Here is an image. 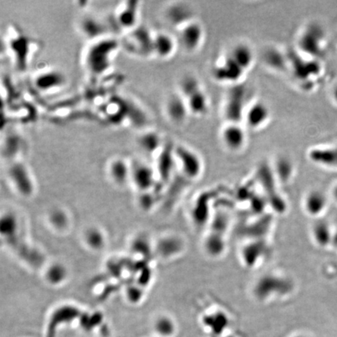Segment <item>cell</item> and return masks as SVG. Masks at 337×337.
Returning <instances> with one entry per match:
<instances>
[{"label":"cell","mask_w":337,"mask_h":337,"mask_svg":"<svg viewBox=\"0 0 337 337\" xmlns=\"http://www.w3.org/2000/svg\"><path fill=\"white\" fill-rule=\"evenodd\" d=\"M120 49V39L115 36L89 42L82 53L83 68L92 77L104 75L112 68L114 58Z\"/></svg>","instance_id":"obj_1"},{"label":"cell","mask_w":337,"mask_h":337,"mask_svg":"<svg viewBox=\"0 0 337 337\" xmlns=\"http://www.w3.org/2000/svg\"><path fill=\"white\" fill-rule=\"evenodd\" d=\"M290 70L299 87L306 92L317 90L325 80L326 68L323 60L300 54L297 50L288 52Z\"/></svg>","instance_id":"obj_2"},{"label":"cell","mask_w":337,"mask_h":337,"mask_svg":"<svg viewBox=\"0 0 337 337\" xmlns=\"http://www.w3.org/2000/svg\"><path fill=\"white\" fill-rule=\"evenodd\" d=\"M328 48L327 32L319 22H309L299 32L296 50L300 54L323 60L327 53Z\"/></svg>","instance_id":"obj_3"},{"label":"cell","mask_w":337,"mask_h":337,"mask_svg":"<svg viewBox=\"0 0 337 337\" xmlns=\"http://www.w3.org/2000/svg\"><path fill=\"white\" fill-rule=\"evenodd\" d=\"M187 102L190 116L206 117L210 110V99L202 82L194 75H185L179 81L178 89Z\"/></svg>","instance_id":"obj_4"},{"label":"cell","mask_w":337,"mask_h":337,"mask_svg":"<svg viewBox=\"0 0 337 337\" xmlns=\"http://www.w3.org/2000/svg\"><path fill=\"white\" fill-rule=\"evenodd\" d=\"M154 31L140 23L138 26L121 35V49L132 57L148 59L153 57Z\"/></svg>","instance_id":"obj_5"},{"label":"cell","mask_w":337,"mask_h":337,"mask_svg":"<svg viewBox=\"0 0 337 337\" xmlns=\"http://www.w3.org/2000/svg\"><path fill=\"white\" fill-rule=\"evenodd\" d=\"M253 99L250 97V89L244 82L229 87L222 106V116L225 123L242 124L247 105Z\"/></svg>","instance_id":"obj_6"},{"label":"cell","mask_w":337,"mask_h":337,"mask_svg":"<svg viewBox=\"0 0 337 337\" xmlns=\"http://www.w3.org/2000/svg\"><path fill=\"white\" fill-rule=\"evenodd\" d=\"M77 27L80 35L89 42L114 36L116 32L111 17L105 19L92 13H85L80 16Z\"/></svg>","instance_id":"obj_7"},{"label":"cell","mask_w":337,"mask_h":337,"mask_svg":"<svg viewBox=\"0 0 337 337\" xmlns=\"http://www.w3.org/2000/svg\"><path fill=\"white\" fill-rule=\"evenodd\" d=\"M247 74L227 53L218 58L212 67V78L228 87L243 83Z\"/></svg>","instance_id":"obj_8"},{"label":"cell","mask_w":337,"mask_h":337,"mask_svg":"<svg viewBox=\"0 0 337 337\" xmlns=\"http://www.w3.org/2000/svg\"><path fill=\"white\" fill-rule=\"evenodd\" d=\"M176 162L180 173L189 180H196L204 171V161L199 152L185 145H175Z\"/></svg>","instance_id":"obj_9"},{"label":"cell","mask_w":337,"mask_h":337,"mask_svg":"<svg viewBox=\"0 0 337 337\" xmlns=\"http://www.w3.org/2000/svg\"><path fill=\"white\" fill-rule=\"evenodd\" d=\"M293 284L285 276L275 273L265 274L254 286L253 293L256 298L267 300L274 296H282L290 292Z\"/></svg>","instance_id":"obj_10"},{"label":"cell","mask_w":337,"mask_h":337,"mask_svg":"<svg viewBox=\"0 0 337 337\" xmlns=\"http://www.w3.org/2000/svg\"><path fill=\"white\" fill-rule=\"evenodd\" d=\"M32 83L35 90L44 95L55 93L67 85V78L62 70L55 67H45L35 72Z\"/></svg>","instance_id":"obj_11"},{"label":"cell","mask_w":337,"mask_h":337,"mask_svg":"<svg viewBox=\"0 0 337 337\" xmlns=\"http://www.w3.org/2000/svg\"><path fill=\"white\" fill-rule=\"evenodd\" d=\"M179 46L188 54L200 50L206 39V30L202 22L196 18L177 30Z\"/></svg>","instance_id":"obj_12"},{"label":"cell","mask_w":337,"mask_h":337,"mask_svg":"<svg viewBox=\"0 0 337 337\" xmlns=\"http://www.w3.org/2000/svg\"><path fill=\"white\" fill-rule=\"evenodd\" d=\"M248 130L241 123H224L219 133V141L227 152L240 153L247 147Z\"/></svg>","instance_id":"obj_13"},{"label":"cell","mask_w":337,"mask_h":337,"mask_svg":"<svg viewBox=\"0 0 337 337\" xmlns=\"http://www.w3.org/2000/svg\"><path fill=\"white\" fill-rule=\"evenodd\" d=\"M1 231L5 236L6 240L17 253L33 266H39L42 263V258L34 250H31L17 235V223L14 217L7 215L1 222Z\"/></svg>","instance_id":"obj_14"},{"label":"cell","mask_w":337,"mask_h":337,"mask_svg":"<svg viewBox=\"0 0 337 337\" xmlns=\"http://www.w3.org/2000/svg\"><path fill=\"white\" fill-rule=\"evenodd\" d=\"M140 10V1L126 0L120 3L111 17L116 32L119 31L122 35L138 26Z\"/></svg>","instance_id":"obj_15"},{"label":"cell","mask_w":337,"mask_h":337,"mask_svg":"<svg viewBox=\"0 0 337 337\" xmlns=\"http://www.w3.org/2000/svg\"><path fill=\"white\" fill-rule=\"evenodd\" d=\"M272 119V111L267 102L254 99L247 105L242 124L247 130L259 131L266 128Z\"/></svg>","instance_id":"obj_16"},{"label":"cell","mask_w":337,"mask_h":337,"mask_svg":"<svg viewBox=\"0 0 337 337\" xmlns=\"http://www.w3.org/2000/svg\"><path fill=\"white\" fill-rule=\"evenodd\" d=\"M163 112L167 120L174 126L184 125L190 116L185 99L177 90L167 95L163 104Z\"/></svg>","instance_id":"obj_17"},{"label":"cell","mask_w":337,"mask_h":337,"mask_svg":"<svg viewBox=\"0 0 337 337\" xmlns=\"http://www.w3.org/2000/svg\"><path fill=\"white\" fill-rule=\"evenodd\" d=\"M32 39L17 30L12 31L7 39L8 49L11 52L12 58L14 57L20 70H24L27 67L29 55L32 49Z\"/></svg>","instance_id":"obj_18"},{"label":"cell","mask_w":337,"mask_h":337,"mask_svg":"<svg viewBox=\"0 0 337 337\" xmlns=\"http://www.w3.org/2000/svg\"><path fill=\"white\" fill-rule=\"evenodd\" d=\"M307 157L318 166L337 171V142L312 146L307 151Z\"/></svg>","instance_id":"obj_19"},{"label":"cell","mask_w":337,"mask_h":337,"mask_svg":"<svg viewBox=\"0 0 337 337\" xmlns=\"http://www.w3.org/2000/svg\"><path fill=\"white\" fill-rule=\"evenodd\" d=\"M163 17L165 21L176 30L197 18L193 7L185 2H174L168 4L164 9Z\"/></svg>","instance_id":"obj_20"},{"label":"cell","mask_w":337,"mask_h":337,"mask_svg":"<svg viewBox=\"0 0 337 337\" xmlns=\"http://www.w3.org/2000/svg\"><path fill=\"white\" fill-rule=\"evenodd\" d=\"M81 316L80 309L74 306L65 305L55 309L47 323L45 337H57L58 329L61 326L80 319Z\"/></svg>","instance_id":"obj_21"},{"label":"cell","mask_w":337,"mask_h":337,"mask_svg":"<svg viewBox=\"0 0 337 337\" xmlns=\"http://www.w3.org/2000/svg\"><path fill=\"white\" fill-rule=\"evenodd\" d=\"M130 180L142 190L152 188L158 176L155 167L140 159L130 161Z\"/></svg>","instance_id":"obj_22"},{"label":"cell","mask_w":337,"mask_h":337,"mask_svg":"<svg viewBox=\"0 0 337 337\" xmlns=\"http://www.w3.org/2000/svg\"><path fill=\"white\" fill-rule=\"evenodd\" d=\"M178 47L177 36L165 31H154L153 57L168 60L175 55Z\"/></svg>","instance_id":"obj_23"},{"label":"cell","mask_w":337,"mask_h":337,"mask_svg":"<svg viewBox=\"0 0 337 337\" xmlns=\"http://www.w3.org/2000/svg\"><path fill=\"white\" fill-rule=\"evenodd\" d=\"M7 174L11 182L23 194H30L33 190L32 175L25 164L20 160L10 162Z\"/></svg>","instance_id":"obj_24"},{"label":"cell","mask_w":337,"mask_h":337,"mask_svg":"<svg viewBox=\"0 0 337 337\" xmlns=\"http://www.w3.org/2000/svg\"><path fill=\"white\" fill-rule=\"evenodd\" d=\"M174 147L175 144L166 142L162 150L155 158L156 160L155 167L156 174L163 182H166L171 178L174 168L177 166Z\"/></svg>","instance_id":"obj_25"},{"label":"cell","mask_w":337,"mask_h":337,"mask_svg":"<svg viewBox=\"0 0 337 337\" xmlns=\"http://www.w3.org/2000/svg\"><path fill=\"white\" fill-rule=\"evenodd\" d=\"M137 146L146 155L155 158L166 143L160 132L155 129H144L136 138Z\"/></svg>","instance_id":"obj_26"},{"label":"cell","mask_w":337,"mask_h":337,"mask_svg":"<svg viewBox=\"0 0 337 337\" xmlns=\"http://www.w3.org/2000/svg\"><path fill=\"white\" fill-rule=\"evenodd\" d=\"M262 62L271 71L282 74L290 70L288 52H285L279 47L268 46L264 49Z\"/></svg>","instance_id":"obj_27"},{"label":"cell","mask_w":337,"mask_h":337,"mask_svg":"<svg viewBox=\"0 0 337 337\" xmlns=\"http://www.w3.org/2000/svg\"><path fill=\"white\" fill-rule=\"evenodd\" d=\"M227 53L247 73L254 67L256 54L251 45L247 42H237Z\"/></svg>","instance_id":"obj_28"},{"label":"cell","mask_w":337,"mask_h":337,"mask_svg":"<svg viewBox=\"0 0 337 337\" xmlns=\"http://www.w3.org/2000/svg\"><path fill=\"white\" fill-rule=\"evenodd\" d=\"M25 146V140L18 132L7 131L3 138L2 149L4 157L10 162L19 160L18 156Z\"/></svg>","instance_id":"obj_29"},{"label":"cell","mask_w":337,"mask_h":337,"mask_svg":"<svg viewBox=\"0 0 337 337\" xmlns=\"http://www.w3.org/2000/svg\"><path fill=\"white\" fill-rule=\"evenodd\" d=\"M303 205L307 215L312 217H319L327 209L328 198L321 190H311L306 194Z\"/></svg>","instance_id":"obj_30"},{"label":"cell","mask_w":337,"mask_h":337,"mask_svg":"<svg viewBox=\"0 0 337 337\" xmlns=\"http://www.w3.org/2000/svg\"><path fill=\"white\" fill-rule=\"evenodd\" d=\"M109 177L117 184H122L130 180V163L124 158L113 159L108 165Z\"/></svg>","instance_id":"obj_31"},{"label":"cell","mask_w":337,"mask_h":337,"mask_svg":"<svg viewBox=\"0 0 337 337\" xmlns=\"http://www.w3.org/2000/svg\"><path fill=\"white\" fill-rule=\"evenodd\" d=\"M277 181L288 183L292 180L295 172V166L291 158L286 155L277 156L272 165Z\"/></svg>","instance_id":"obj_32"},{"label":"cell","mask_w":337,"mask_h":337,"mask_svg":"<svg viewBox=\"0 0 337 337\" xmlns=\"http://www.w3.org/2000/svg\"><path fill=\"white\" fill-rule=\"evenodd\" d=\"M312 236L316 244L322 247L329 245L333 237L330 226L323 221H319L313 225Z\"/></svg>","instance_id":"obj_33"},{"label":"cell","mask_w":337,"mask_h":337,"mask_svg":"<svg viewBox=\"0 0 337 337\" xmlns=\"http://www.w3.org/2000/svg\"><path fill=\"white\" fill-rule=\"evenodd\" d=\"M225 245V240L220 234H210L205 241V248L212 256H220L223 253Z\"/></svg>","instance_id":"obj_34"},{"label":"cell","mask_w":337,"mask_h":337,"mask_svg":"<svg viewBox=\"0 0 337 337\" xmlns=\"http://www.w3.org/2000/svg\"><path fill=\"white\" fill-rule=\"evenodd\" d=\"M155 330L161 336H171L175 332V323L171 318L167 317V316H162L155 322Z\"/></svg>","instance_id":"obj_35"},{"label":"cell","mask_w":337,"mask_h":337,"mask_svg":"<svg viewBox=\"0 0 337 337\" xmlns=\"http://www.w3.org/2000/svg\"><path fill=\"white\" fill-rule=\"evenodd\" d=\"M182 243L179 239L174 238V237H170V238L165 239L162 240L159 244L158 250H159V254L164 257H168V256H173L178 253L179 250L176 249L172 248L173 247H177V248H182Z\"/></svg>","instance_id":"obj_36"},{"label":"cell","mask_w":337,"mask_h":337,"mask_svg":"<svg viewBox=\"0 0 337 337\" xmlns=\"http://www.w3.org/2000/svg\"><path fill=\"white\" fill-rule=\"evenodd\" d=\"M80 320L81 324L80 326L86 332H92L99 324L102 323V317L100 314H95L93 316H83L82 314Z\"/></svg>","instance_id":"obj_37"},{"label":"cell","mask_w":337,"mask_h":337,"mask_svg":"<svg viewBox=\"0 0 337 337\" xmlns=\"http://www.w3.org/2000/svg\"><path fill=\"white\" fill-rule=\"evenodd\" d=\"M65 271L60 266H55L54 267L51 268L48 272V278L50 282L53 284H58L64 280L65 278Z\"/></svg>","instance_id":"obj_38"},{"label":"cell","mask_w":337,"mask_h":337,"mask_svg":"<svg viewBox=\"0 0 337 337\" xmlns=\"http://www.w3.org/2000/svg\"><path fill=\"white\" fill-rule=\"evenodd\" d=\"M88 241L94 247H99L102 244V237L98 231H90L88 234Z\"/></svg>","instance_id":"obj_39"},{"label":"cell","mask_w":337,"mask_h":337,"mask_svg":"<svg viewBox=\"0 0 337 337\" xmlns=\"http://www.w3.org/2000/svg\"><path fill=\"white\" fill-rule=\"evenodd\" d=\"M329 99H330L332 105L337 108V83H335L331 88L330 92H329Z\"/></svg>","instance_id":"obj_40"},{"label":"cell","mask_w":337,"mask_h":337,"mask_svg":"<svg viewBox=\"0 0 337 337\" xmlns=\"http://www.w3.org/2000/svg\"><path fill=\"white\" fill-rule=\"evenodd\" d=\"M332 197L335 202H337V183L333 186L332 189Z\"/></svg>","instance_id":"obj_41"},{"label":"cell","mask_w":337,"mask_h":337,"mask_svg":"<svg viewBox=\"0 0 337 337\" xmlns=\"http://www.w3.org/2000/svg\"><path fill=\"white\" fill-rule=\"evenodd\" d=\"M293 337H307L306 335H294V336Z\"/></svg>","instance_id":"obj_42"}]
</instances>
